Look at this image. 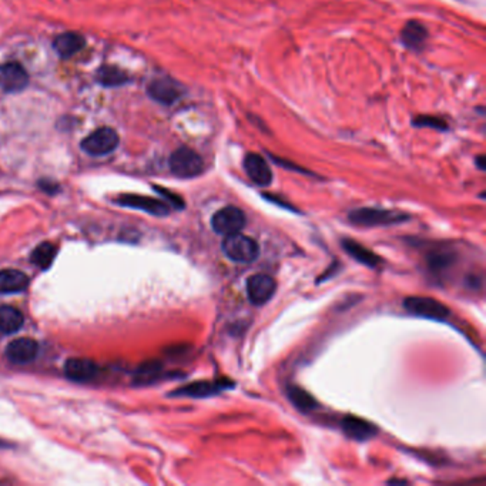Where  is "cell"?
<instances>
[{
  "mask_svg": "<svg viewBox=\"0 0 486 486\" xmlns=\"http://www.w3.org/2000/svg\"><path fill=\"white\" fill-rule=\"evenodd\" d=\"M223 253L232 263L250 264L258 258L260 247L251 237L235 232L224 237Z\"/></svg>",
  "mask_w": 486,
  "mask_h": 486,
  "instance_id": "obj_1",
  "label": "cell"
},
{
  "mask_svg": "<svg viewBox=\"0 0 486 486\" xmlns=\"http://www.w3.org/2000/svg\"><path fill=\"white\" fill-rule=\"evenodd\" d=\"M410 217L399 211L385 210V209H377V207H362L352 210L348 214V220L354 225L361 227H384V225H394L402 221H407Z\"/></svg>",
  "mask_w": 486,
  "mask_h": 486,
  "instance_id": "obj_2",
  "label": "cell"
},
{
  "mask_svg": "<svg viewBox=\"0 0 486 486\" xmlns=\"http://www.w3.org/2000/svg\"><path fill=\"white\" fill-rule=\"evenodd\" d=\"M169 167L179 179H194L204 170V161L193 148L180 147L170 155Z\"/></svg>",
  "mask_w": 486,
  "mask_h": 486,
  "instance_id": "obj_3",
  "label": "cell"
},
{
  "mask_svg": "<svg viewBox=\"0 0 486 486\" xmlns=\"http://www.w3.org/2000/svg\"><path fill=\"white\" fill-rule=\"evenodd\" d=\"M118 134L110 127H100L89 134L80 147L85 153L93 157H103L113 153L118 147Z\"/></svg>",
  "mask_w": 486,
  "mask_h": 486,
  "instance_id": "obj_4",
  "label": "cell"
},
{
  "mask_svg": "<svg viewBox=\"0 0 486 486\" xmlns=\"http://www.w3.org/2000/svg\"><path fill=\"white\" fill-rule=\"evenodd\" d=\"M147 95L160 104L172 106L183 97L184 89L179 82L170 77H158L148 83Z\"/></svg>",
  "mask_w": 486,
  "mask_h": 486,
  "instance_id": "obj_5",
  "label": "cell"
},
{
  "mask_svg": "<svg viewBox=\"0 0 486 486\" xmlns=\"http://www.w3.org/2000/svg\"><path fill=\"white\" fill-rule=\"evenodd\" d=\"M403 307L408 312L417 317L435 319V321L448 318L451 314L447 305L429 297H408L403 301Z\"/></svg>",
  "mask_w": 486,
  "mask_h": 486,
  "instance_id": "obj_6",
  "label": "cell"
},
{
  "mask_svg": "<svg viewBox=\"0 0 486 486\" xmlns=\"http://www.w3.org/2000/svg\"><path fill=\"white\" fill-rule=\"evenodd\" d=\"M246 225V216L239 209L227 206L220 209L211 218L213 230L220 235H231L239 232Z\"/></svg>",
  "mask_w": 486,
  "mask_h": 486,
  "instance_id": "obj_7",
  "label": "cell"
},
{
  "mask_svg": "<svg viewBox=\"0 0 486 486\" xmlns=\"http://www.w3.org/2000/svg\"><path fill=\"white\" fill-rule=\"evenodd\" d=\"M117 204L123 207H130L134 210H141L153 216H169L170 206L166 201H161L157 198L139 195V194H123L116 200Z\"/></svg>",
  "mask_w": 486,
  "mask_h": 486,
  "instance_id": "obj_8",
  "label": "cell"
},
{
  "mask_svg": "<svg viewBox=\"0 0 486 486\" xmlns=\"http://www.w3.org/2000/svg\"><path fill=\"white\" fill-rule=\"evenodd\" d=\"M29 85V74L18 62L0 64V89L8 93H19Z\"/></svg>",
  "mask_w": 486,
  "mask_h": 486,
  "instance_id": "obj_9",
  "label": "cell"
},
{
  "mask_svg": "<svg viewBox=\"0 0 486 486\" xmlns=\"http://www.w3.org/2000/svg\"><path fill=\"white\" fill-rule=\"evenodd\" d=\"M277 284L272 277L267 274H256L247 281V296L251 304L264 305L275 294Z\"/></svg>",
  "mask_w": 486,
  "mask_h": 486,
  "instance_id": "obj_10",
  "label": "cell"
},
{
  "mask_svg": "<svg viewBox=\"0 0 486 486\" xmlns=\"http://www.w3.org/2000/svg\"><path fill=\"white\" fill-rule=\"evenodd\" d=\"M242 166L250 180L260 186V187H268L272 183V172L268 166L267 160L257 154V153H249L242 161Z\"/></svg>",
  "mask_w": 486,
  "mask_h": 486,
  "instance_id": "obj_11",
  "label": "cell"
},
{
  "mask_svg": "<svg viewBox=\"0 0 486 486\" xmlns=\"http://www.w3.org/2000/svg\"><path fill=\"white\" fill-rule=\"evenodd\" d=\"M232 387V382L220 380V381H198L190 385L181 387L172 392V396H187V398H206L217 395L221 391Z\"/></svg>",
  "mask_w": 486,
  "mask_h": 486,
  "instance_id": "obj_12",
  "label": "cell"
},
{
  "mask_svg": "<svg viewBox=\"0 0 486 486\" xmlns=\"http://www.w3.org/2000/svg\"><path fill=\"white\" fill-rule=\"evenodd\" d=\"M66 377L76 382H88L97 377L99 367L92 359L70 358L64 363Z\"/></svg>",
  "mask_w": 486,
  "mask_h": 486,
  "instance_id": "obj_13",
  "label": "cell"
},
{
  "mask_svg": "<svg viewBox=\"0 0 486 486\" xmlns=\"http://www.w3.org/2000/svg\"><path fill=\"white\" fill-rule=\"evenodd\" d=\"M429 37V32L425 25L418 20H410L403 25L401 30V42L402 45L414 52H421Z\"/></svg>",
  "mask_w": 486,
  "mask_h": 486,
  "instance_id": "obj_14",
  "label": "cell"
},
{
  "mask_svg": "<svg viewBox=\"0 0 486 486\" xmlns=\"http://www.w3.org/2000/svg\"><path fill=\"white\" fill-rule=\"evenodd\" d=\"M39 352V345L32 338H18L13 340L8 347H6V358L12 361L13 363H23L32 362Z\"/></svg>",
  "mask_w": 486,
  "mask_h": 486,
  "instance_id": "obj_15",
  "label": "cell"
},
{
  "mask_svg": "<svg viewBox=\"0 0 486 486\" xmlns=\"http://www.w3.org/2000/svg\"><path fill=\"white\" fill-rule=\"evenodd\" d=\"M85 45H86V40L83 34L76 33V32H66L56 36L53 42V49L60 57L67 59L74 56L80 50H83Z\"/></svg>",
  "mask_w": 486,
  "mask_h": 486,
  "instance_id": "obj_16",
  "label": "cell"
},
{
  "mask_svg": "<svg viewBox=\"0 0 486 486\" xmlns=\"http://www.w3.org/2000/svg\"><path fill=\"white\" fill-rule=\"evenodd\" d=\"M341 426L345 435L355 440H368L378 432V428L374 424L358 417H345L341 422Z\"/></svg>",
  "mask_w": 486,
  "mask_h": 486,
  "instance_id": "obj_17",
  "label": "cell"
},
{
  "mask_svg": "<svg viewBox=\"0 0 486 486\" xmlns=\"http://www.w3.org/2000/svg\"><path fill=\"white\" fill-rule=\"evenodd\" d=\"M29 287V277L19 270L0 271V294H16Z\"/></svg>",
  "mask_w": 486,
  "mask_h": 486,
  "instance_id": "obj_18",
  "label": "cell"
},
{
  "mask_svg": "<svg viewBox=\"0 0 486 486\" xmlns=\"http://www.w3.org/2000/svg\"><path fill=\"white\" fill-rule=\"evenodd\" d=\"M342 249L358 263L371 267V268H377L382 264V260L380 256H377L374 251L368 250L366 246L359 244V242L345 238L342 239Z\"/></svg>",
  "mask_w": 486,
  "mask_h": 486,
  "instance_id": "obj_19",
  "label": "cell"
},
{
  "mask_svg": "<svg viewBox=\"0 0 486 486\" xmlns=\"http://www.w3.org/2000/svg\"><path fill=\"white\" fill-rule=\"evenodd\" d=\"M23 322L25 317L20 310L11 305L0 307V333L15 334L23 327Z\"/></svg>",
  "mask_w": 486,
  "mask_h": 486,
  "instance_id": "obj_20",
  "label": "cell"
},
{
  "mask_svg": "<svg viewBox=\"0 0 486 486\" xmlns=\"http://www.w3.org/2000/svg\"><path fill=\"white\" fill-rule=\"evenodd\" d=\"M97 80L99 83L106 88H117L121 85H126L129 76L123 70H120L114 66H103L97 71Z\"/></svg>",
  "mask_w": 486,
  "mask_h": 486,
  "instance_id": "obj_21",
  "label": "cell"
},
{
  "mask_svg": "<svg viewBox=\"0 0 486 486\" xmlns=\"http://www.w3.org/2000/svg\"><path fill=\"white\" fill-rule=\"evenodd\" d=\"M56 254H57V249L52 244V242H42V244H39L33 250L30 256V261L39 268L48 270L53 264Z\"/></svg>",
  "mask_w": 486,
  "mask_h": 486,
  "instance_id": "obj_22",
  "label": "cell"
},
{
  "mask_svg": "<svg viewBox=\"0 0 486 486\" xmlns=\"http://www.w3.org/2000/svg\"><path fill=\"white\" fill-rule=\"evenodd\" d=\"M412 126L417 129H432L436 132H448L450 123L443 117L429 116V114H418L412 118Z\"/></svg>",
  "mask_w": 486,
  "mask_h": 486,
  "instance_id": "obj_23",
  "label": "cell"
},
{
  "mask_svg": "<svg viewBox=\"0 0 486 486\" xmlns=\"http://www.w3.org/2000/svg\"><path fill=\"white\" fill-rule=\"evenodd\" d=\"M289 396L291 402L296 405V408L303 411V412H310L317 408V401L303 388L300 387H290L289 388Z\"/></svg>",
  "mask_w": 486,
  "mask_h": 486,
  "instance_id": "obj_24",
  "label": "cell"
},
{
  "mask_svg": "<svg viewBox=\"0 0 486 486\" xmlns=\"http://www.w3.org/2000/svg\"><path fill=\"white\" fill-rule=\"evenodd\" d=\"M154 190H155V191H157L160 195H163V197H165V200L169 202L170 206H173L174 209H179V210L184 209V201H183V198H181L180 195H177V194L172 193V191H170V190H167V188L158 187V186H155V187H154Z\"/></svg>",
  "mask_w": 486,
  "mask_h": 486,
  "instance_id": "obj_25",
  "label": "cell"
},
{
  "mask_svg": "<svg viewBox=\"0 0 486 486\" xmlns=\"http://www.w3.org/2000/svg\"><path fill=\"white\" fill-rule=\"evenodd\" d=\"M475 161H476V165H478V167H479L480 170H485V167H486V166H485V155H482V154L478 155V157L475 158Z\"/></svg>",
  "mask_w": 486,
  "mask_h": 486,
  "instance_id": "obj_26",
  "label": "cell"
}]
</instances>
